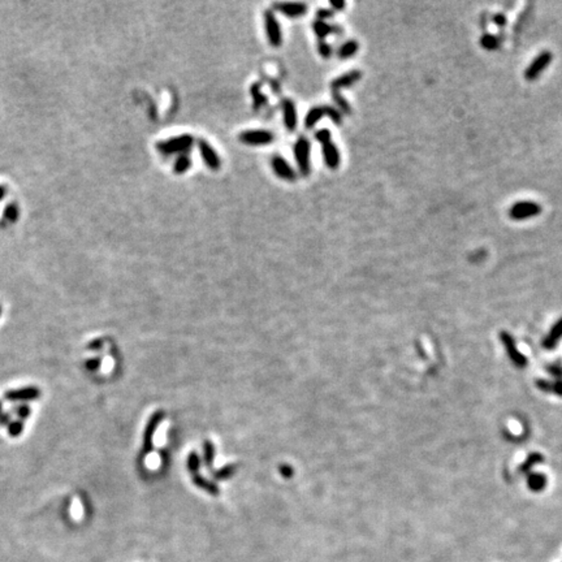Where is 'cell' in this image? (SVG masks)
<instances>
[{
	"instance_id": "obj_2",
	"label": "cell",
	"mask_w": 562,
	"mask_h": 562,
	"mask_svg": "<svg viewBox=\"0 0 562 562\" xmlns=\"http://www.w3.org/2000/svg\"><path fill=\"white\" fill-rule=\"evenodd\" d=\"M323 117H329L332 121L336 125H341L342 122V115L340 113V111L337 110L334 106H317V107H313L306 115L305 119V127L307 129L314 128Z\"/></svg>"
},
{
	"instance_id": "obj_38",
	"label": "cell",
	"mask_w": 562,
	"mask_h": 562,
	"mask_svg": "<svg viewBox=\"0 0 562 562\" xmlns=\"http://www.w3.org/2000/svg\"><path fill=\"white\" fill-rule=\"evenodd\" d=\"M6 216L9 219V220H16V218H17V210H16V207L9 206L8 209L6 210Z\"/></svg>"
},
{
	"instance_id": "obj_37",
	"label": "cell",
	"mask_w": 562,
	"mask_h": 562,
	"mask_svg": "<svg viewBox=\"0 0 562 562\" xmlns=\"http://www.w3.org/2000/svg\"><path fill=\"white\" fill-rule=\"evenodd\" d=\"M317 14H318V20L325 21L327 18L334 16V11H332V9H319Z\"/></svg>"
},
{
	"instance_id": "obj_40",
	"label": "cell",
	"mask_w": 562,
	"mask_h": 562,
	"mask_svg": "<svg viewBox=\"0 0 562 562\" xmlns=\"http://www.w3.org/2000/svg\"><path fill=\"white\" fill-rule=\"evenodd\" d=\"M553 392L562 397V380H557L556 383H553Z\"/></svg>"
},
{
	"instance_id": "obj_13",
	"label": "cell",
	"mask_w": 562,
	"mask_h": 562,
	"mask_svg": "<svg viewBox=\"0 0 562 562\" xmlns=\"http://www.w3.org/2000/svg\"><path fill=\"white\" fill-rule=\"evenodd\" d=\"M274 8L279 13L284 14L289 18H296L305 16L308 11L307 4L300 3V2H285V3H275Z\"/></svg>"
},
{
	"instance_id": "obj_35",
	"label": "cell",
	"mask_w": 562,
	"mask_h": 562,
	"mask_svg": "<svg viewBox=\"0 0 562 562\" xmlns=\"http://www.w3.org/2000/svg\"><path fill=\"white\" fill-rule=\"evenodd\" d=\"M86 348H88L89 350H94V351L100 350V349L103 348V341L100 339H95V340H93V341L89 342Z\"/></svg>"
},
{
	"instance_id": "obj_18",
	"label": "cell",
	"mask_w": 562,
	"mask_h": 562,
	"mask_svg": "<svg viewBox=\"0 0 562 562\" xmlns=\"http://www.w3.org/2000/svg\"><path fill=\"white\" fill-rule=\"evenodd\" d=\"M313 29H314V33H315V35H317L319 40H325V38H327L329 34H334V33H339V31H341L340 30V28H337V26L335 25H330V24H328L327 21H323V20L315 21V23L313 24Z\"/></svg>"
},
{
	"instance_id": "obj_30",
	"label": "cell",
	"mask_w": 562,
	"mask_h": 562,
	"mask_svg": "<svg viewBox=\"0 0 562 562\" xmlns=\"http://www.w3.org/2000/svg\"><path fill=\"white\" fill-rule=\"evenodd\" d=\"M489 23H492V14L488 11H483L481 13V16H479V26H481L484 33L487 31Z\"/></svg>"
},
{
	"instance_id": "obj_16",
	"label": "cell",
	"mask_w": 562,
	"mask_h": 562,
	"mask_svg": "<svg viewBox=\"0 0 562 562\" xmlns=\"http://www.w3.org/2000/svg\"><path fill=\"white\" fill-rule=\"evenodd\" d=\"M504 40H505V33L492 34V33L486 31L481 37L479 43H481L483 50H487V51H496V50L503 47Z\"/></svg>"
},
{
	"instance_id": "obj_20",
	"label": "cell",
	"mask_w": 562,
	"mask_h": 562,
	"mask_svg": "<svg viewBox=\"0 0 562 562\" xmlns=\"http://www.w3.org/2000/svg\"><path fill=\"white\" fill-rule=\"evenodd\" d=\"M358 50H359V43L357 42L356 39H349L340 46L337 55H339V57L341 60H346L353 57L354 55L358 52Z\"/></svg>"
},
{
	"instance_id": "obj_15",
	"label": "cell",
	"mask_w": 562,
	"mask_h": 562,
	"mask_svg": "<svg viewBox=\"0 0 562 562\" xmlns=\"http://www.w3.org/2000/svg\"><path fill=\"white\" fill-rule=\"evenodd\" d=\"M281 107H283L284 124H285V128L289 130V132H294L297 128V121H298L296 105H294V102L292 100V99H284L283 103H281Z\"/></svg>"
},
{
	"instance_id": "obj_43",
	"label": "cell",
	"mask_w": 562,
	"mask_h": 562,
	"mask_svg": "<svg viewBox=\"0 0 562 562\" xmlns=\"http://www.w3.org/2000/svg\"><path fill=\"white\" fill-rule=\"evenodd\" d=\"M0 315H2V307H0Z\"/></svg>"
},
{
	"instance_id": "obj_4",
	"label": "cell",
	"mask_w": 562,
	"mask_h": 562,
	"mask_svg": "<svg viewBox=\"0 0 562 562\" xmlns=\"http://www.w3.org/2000/svg\"><path fill=\"white\" fill-rule=\"evenodd\" d=\"M310 150L311 144L306 137H300L294 143V156H296L297 165L303 177H307L311 172L310 163Z\"/></svg>"
},
{
	"instance_id": "obj_26",
	"label": "cell",
	"mask_w": 562,
	"mask_h": 562,
	"mask_svg": "<svg viewBox=\"0 0 562 562\" xmlns=\"http://www.w3.org/2000/svg\"><path fill=\"white\" fill-rule=\"evenodd\" d=\"M24 428H25V423L23 421H20V419H16V421H12L8 424L7 431H8V435L11 438H18L24 432Z\"/></svg>"
},
{
	"instance_id": "obj_14",
	"label": "cell",
	"mask_w": 562,
	"mask_h": 562,
	"mask_svg": "<svg viewBox=\"0 0 562 562\" xmlns=\"http://www.w3.org/2000/svg\"><path fill=\"white\" fill-rule=\"evenodd\" d=\"M361 78H362L361 71H350L348 72V73L341 74V76H339L336 79L332 81V84H330V90H332V93H340L341 89H346L356 85L357 82H358Z\"/></svg>"
},
{
	"instance_id": "obj_23",
	"label": "cell",
	"mask_w": 562,
	"mask_h": 562,
	"mask_svg": "<svg viewBox=\"0 0 562 562\" xmlns=\"http://www.w3.org/2000/svg\"><path fill=\"white\" fill-rule=\"evenodd\" d=\"M190 167H192V158H190L188 154H181V155L176 159L173 171H175V173H177V175H184V173H186L188 171L190 170Z\"/></svg>"
},
{
	"instance_id": "obj_24",
	"label": "cell",
	"mask_w": 562,
	"mask_h": 562,
	"mask_svg": "<svg viewBox=\"0 0 562 562\" xmlns=\"http://www.w3.org/2000/svg\"><path fill=\"white\" fill-rule=\"evenodd\" d=\"M543 461H544V457L540 453H531V454L526 458L525 462L521 465V472H528L534 465L540 464Z\"/></svg>"
},
{
	"instance_id": "obj_22",
	"label": "cell",
	"mask_w": 562,
	"mask_h": 562,
	"mask_svg": "<svg viewBox=\"0 0 562 562\" xmlns=\"http://www.w3.org/2000/svg\"><path fill=\"white\" fill-rule=\"evenodd\" d=\"M547 484V476L544 474H530L527 477L528 488L534 492H539L544 489Z\"/></svg>"
},
{
	"instance_id": "obj_11",
	"label": "cell",
	"mask_w": 562,
	"mask_h": 562,
	"mask_svg": "<svg viewBox=\"0 0 562 562\" xmlns=\"http://www.w3.org/2000/svg\"><path fill=\"white\" fill-rule=\"evenodd\" d=\"M198 149H199V153H201L202 159H203L206 167L211 171H219L221 168V159L218 155V153L215 151L214 147L203 138L198 139Z\"/></svg>"
},
{
	"instance_id": "obj_5",
	"label": "cell",
	"mask_w": 562,
	"mask_h": 562,
	"mask_svg": "<svg viewBox=\"0 0 562 562\" xmlns=\"http://www.w3.org/2000/svg\"><path fill=\"white\" fill-rule=\"evenodd\" d=\"M194 143V138L192 134H182V136L173 137V138L167 139V141L160 142L158 144L159 151H161L165 155L171 154H185L192 149Z\"/></svg>"
},
{
	"instance_id": "obj_1",
	"label": "cell",
	"mask_w": 562,
	"mask_h": 562,
	"mask_svg": "<svg viewBox=\"0 0 562 562\" xmlns=\"http://www.w3.org/2000/svg\"><path fill=\"white\" fill-rule=\"evenodd\" d=\"M315 138L322 146V153L324 163L329 170H337L341 163V156L336 143L332 141V136L328 129H320L315 133Z\"/></svg>"
},
{
	"instance_id": "obj_42",
	"label": "cell",
	"mask_w": 562,
	"mask_h": 562,
	"mask_svg": "<svg viewBox=\"0 0 562 562\" xmlns=\"http://www.w3.org/2000/svg\"><path fill=\"white\" fill-rule=\"evenodd\" d=\"M2 197H3V189L0 188V198H2Z\"/></svg>"
},
{
	"instance_id": "obj_34",
	"label": "cell",
	"mask_w": 562,
	"mask_h": 562,
	"mask_svg": "<svg viewBox=\"0 0 562 562\" xmlns=\"http://www.w3.org/2000/svg\"><path fill=\"white\" fill-rule=\"evenodd\" d=\"M13 414L11 411H6L0 414V427H8V424L13 421Z\"/></svg>"
},
{
	"instance_id": "obj_8",
	"label": "cell",
	"mask_w": 562,
	"mask_h": 562,
	"mask_svg": "<svg viewBox=\"0 0 562 562\" xmlns=\"http://www.w3.org/2000/svg\"><path fill=\"white\" fill-rule=\"evenodd\" d=\"M238 139L249 146H266L275 141V134L266 129L245 130L238 136Z\"/></svg>"
},
{
	"instance_id": "obj_12",
	"label": "cell",
	"mask_w": 562,
	"mask_h": 562,
	"mask_svg": "<svg viewBox=\"0 0 562 562\" xmlns=\"http://www.w3.org/2000/svg\"><path fill=\"white\" fill-rule=\"evenodd\" d=\"M271 167L274 170V172L276 173V176L281 180H285L288 182H293L296 181L297 175L296 171L290 167V164L285 160L281 155H275L271 159Z\"/></svg>"
},
{
	"instance_id": "obj_19",
	"label": "cell",
	"mask_w": 562,
	"mask_h": 562,
	"mask_svg": "<svg viewBox=\"0 0 562 562\" xmlns=\"http://www.w3.org/2000/svg\"><path fill=\"white\" fill-rule=\"evenodd\" d=\"M562 337V318L561 319L557 320L556 324L552 327V329L549 330V334L547 335V337L544 339V341H543V346H544L545 349H548V350H551V349H554L556 348V345L557 342H558V340Z\"/></svg>"
},
{
	"instance_id": "obj_32",
	"label": "cell",
	"mask_w": 562,
	"mask_h": 562,
	"mask_svg": "<svg viewBox=\"0 0 562 562\" xmlns=\"http://www.w3.org/2000/svg\"><path fill=\"white\" fill-rule=\"evenodd\" d=\"M530 7H531V4H528L527 8L525 9V12H522V13H521L519 16H518V23H517V25H515V28H514V29H515V33H521V30H522L523 24H525L526 16H527L528 12H530V11H528V8H530Z\"/></svg>"
},
{
	"instance_id": "obj_10",
	"label": "cell",
	"mask_w": 562,
	"mask_h": 562,
	"mask_svg": "<svg viewBox=\"0 0 562 562\" xmlns=\"http://www.w3.org/2000/svg\"><path fill=\"white\" fill-rule=\"evenodd\" d=\"M500 340L504 344V348H505L506 353H508L511 362L519 368L526 367L527 366V358L517 349V344H515L513 336L510 334H508V332H501Z\"/></svg>"
},
{
	"instance_id": "obj_25",
	"label": "cell",
	"mask_w": 562,
	"mask_h": 562,
	"mask_svg": "<svg viewBox=\"0 0 562 562\" xmlns=\"http://www.w3.org/2000/svg\"><path fill=\"white\" fill-rule=\"evenodd\" d=\"M12 414H13L14 417L17 419H20V421H26V419L30 417L31 414V409L30 406H29L28 404H18L16 405V406L12 409Z\"/></svg>"
},
{
	"instance_id": "obj_7",
	"label": "cell",
	"mask_w": 562,
	"mask_h": 562,
	"mask_svg": "<svg viewBox=\"0 0 562 562\" xmlns=\"http://www.w3.org/2000/svg\"><path fill=\"white\" fill-rule=\"evenodd\" d=\"M264 29H266V35L268 43L272 47H280L283 45V31L281 26L275 16L274 11L268 9L264 12Z\"/></svg>"
},
{
	"instance_id": "obj_36",
	"label": "cell",
	"mask_w": 562,
	"mask_h": 562,
	"mask_svg": "<svg viewBox=\"0 0 562 562\" xmlns=\"http://www.w3.org/2000/svg\"><path fill=\"white\" fill-rule=\"evenodd\" d=\"M548 371L549 373H551L552 376H554V378H557L558 380H561L562 378V367L558 365H552L548 367Z\"/></svg>"
},
{
	"instance_id": "obj_29",
	"label": "cell",
	"mask_w": 562,
	"mask_h": 562,
	"mask_svg": "<svg viewBox=\"0 0 562 562\" xmlns=\"http://www.w3.org/2000/svg\"><path fill=\"white\" fill-rule=\"evenodd\" d=\"M318 51H319L320 56L328 59L332 55V47L325 40H318Z\"/></svg>"
},
{
	"instance_id": "obj_41",
	"label": "cell",
	"mask_w": 562,
	"mask_h": 562,
	"mask_svg": "<svg viewBox=\"0 0 562 562\" xmlns=\"http://www.w3.org/2000/svg\"><path fill=\"white\" fill-rule=\"evenodd\" d=\"M2 412H3V402L0 401V414H2Z\"/></svg>"
},
{
	"instance_id": "obj_33",
	"label": "cell",
	"mask_w": 562,
	"mask_h": 562,
	"mask_svg": "<svg viewBox=\"0 0 562 562\" xmlns=\"http://www.w3.org/2000/svg\"><path fill=\"white\" fill-rule=\"evenodd\" d=\"M536 385L539 389H542L543 392H553V384H552L551 382H548V380H544V379H542V380H537L536 382Z\"/></svg>"
},
{
	"instance_id": "obj_3",
	"label": "cell",
	"mask_w": 562,
	"mask_h": 562,
	"mask_svg": "<svg viewBox=\"0 0 562 562\" xmlns=\"http://www.w3.org/2000/svg\"><path fill=\"white\" fill-rule=\"evenodd\" d=\"M543 207L534 201H521L514 203L509 209L508 215L511 220L521 221L527 220L530 218H535L542 214Z\"/></svg>"
},
{
	"instance_id": "obj_6",
	"label": "cell",
	"mask_w": 562,
	"mask_h": 562,
	"mask_svg": "<svg viewBox=\"0 0 562 562\" xmlns=\"http://www.w3.org/2000/svg\"><path fill=\"white\" fill-rule=\"evenodd\" d=\"M552 60H553V52H551L549 50H544V51L540 52L525 71V78L530 82L539 78L543 72L548 68Z\"/></svg>"
},
{
	"instance_id": "obj_21",
	"label": "cell",
	"mask_w": 562,
	"mask_h": 562,
	"mask_svg": "<svg viewBox=\"0 0 562 562\" xmlns=\"http://www.w3.org/2000/svg\"><path fill=\"white\" fill-rule=\"evenodd\" d=\"M250 94H252L253 103H254L255 110H260V108H263L264 106H266L267 98L266 95L263 94L262 86H260L258 82H255V84H253L252 85V88H250Z\"/></svg>"
},
{
	"instance_id": "obj_39",
	"label": "cell",
	"mask_w": 562,
	"mask_h": 562,
	"mask_svg": "<svg viewBox=\"0 0 562 562\" xmlns=\"http://www.w3.org/2000/svg\"><path fill=\"white\" fill-rule=\"evenodd\" d=\"M330 6H332V8L336 9V11H341V9L345 8L346 4H345L344 0H340V2L339 0H334V2H330Z\"/></svg>"
},
{
	"instance_id": "obj_27",
	"label": "cell",
	"mask_w": 562,
	"mask_h": 562,
	"mask_svg": "<svg viewBox=\"0 0 562 562\" xmlns=\"http://www.w3.org/2000/svg\"><path fill=\"white\" fill-rule=\"evenodd\" d=\"M492 23L498 28V33H505V28L508 25V18H506V14L503 12H496V13L492 14Z\"/></svg>"
},
{
	"instance_id": "obj_28",
	"label": "cell",
	"mask_w": 562,
	"mask_h": 562,
	"mask_svg": "<svg viewBox=\"0 0 562 562\" xmlns=\"http://www.w3.org/2000/svg\"><path fill=\"white\" fill-rule=\"evenodd\" d=\"M332 98H334L335 103L337 105V107L340 108V110L342 111V112L345 113V115H349V113H351V108L350 106H349L348 100L344 98V96L341 95L340 93H332Z\"/></svg>"
},
{
	"instance_id": "obj_31",
	"label": "cell",
	"mask_w": 562,
	"mask_h": 562,
	"mask_svg": "<svg viewBox=\"0 0 562 562\" xmlns=\"http://www.w3.org/2000/svg\"><path fill=\"white\" fill-rule=\"evenodd\" d=\"M100 366H102V358H100V357H94V358L88 359V361L85 362V367L88 368L89 371L99 370Z\"/></svg>"
},
{
	"instance_id": "obj_9",
	"label": "cell",
	"mask_w": 562,
	"mask_h": 562,
	"mask_svg": "<svg viewBox=\"0 0 562 562\" xmlns=\"http://www.w3.org/2000/svg\"><path fill=\"white\" fill-rule=\"evenodd\" d=\"M40 397V389L35 385H29V387L17 388V389L7 390L4 393V399L9 402H21L25 404L29 401H35Z\"/></svg>"
},
{
	"instance_id": "obj_17",
	"label": "cell",
	"mask_w": 562,
	"mask_h": 562,
	"mask_svg": "<svg viewBox=\"0 0 562 562\" xmlns=\"http://www.w3.org/2000/svg\"><path fill=\"white\" fill-rule=\"evenodd\" d=\"M161 419V414L158 412L153 418L150 419L149 424L146 427V431H144V438H143V452L149 453L151 450V446H153V435L155 432L156 427H158L159 422Z\"/></svg>"
}]
</instances>
